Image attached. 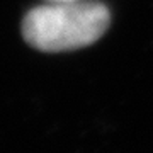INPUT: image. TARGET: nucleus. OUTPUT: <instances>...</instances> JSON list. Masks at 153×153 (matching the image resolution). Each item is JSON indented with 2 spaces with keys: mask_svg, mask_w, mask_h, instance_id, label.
I'll list each match as a JSON object with an SVG mask.
<instances>
[{
  "mask_svg": "<svg viewBox=\"0 0 153 153\" xmlns=\"http://www.w3.org/2000/svg\"><path fill=\"white\" fill-rule=\"evenodd\" d=\"M111 24V12L99 2H48L29 10L22 34L33 48L46 53L85 48L102 38Z\"/></svg>",
  "mask_w": 153,
  "mask_h": 153,
  "instance_id": "obj_1",
  "label": "nucleus"
},
{
  "mask_svg": "<svg viewBox=\"0 0 153 153\" xmlns=\"http://www.w3.org/2000/svg\"><path fill=\"white\" fill-rule=\"evenodd\" d=\"M46 2H75V0H46Z\"/></svg>",
  "mask_w": 153,
  "mask_h": 153,
  "instance_id": "obj_2",
  "label": "nucleus"
}]
</instances>
